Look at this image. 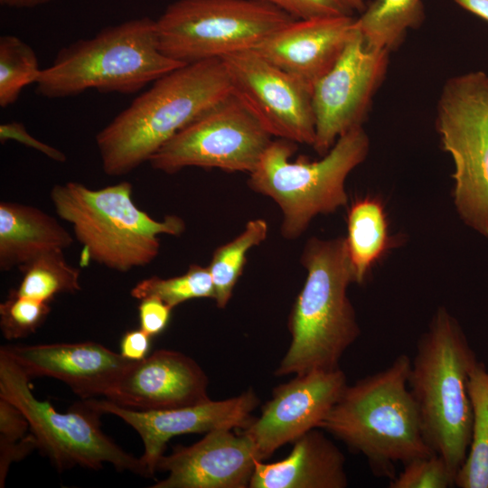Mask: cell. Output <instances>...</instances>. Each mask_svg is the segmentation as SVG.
<instances>
[{
	"label": "cell",
	"mask_w": 488,
	"mask_h": 488,
	"mask_svg": "<svg viewBox=\"0 0 488 488\" xmlns=\"http://www.w3.org/2000/svg\"><path fill=\"white\" fill-rule=\"evenodd\" d=\"M231 93L221 59L181 66L153 82L96 136L103 172L125 175Z\"/></svg>",
	"instance_id": "6da1fadb"
},
{
	"label": "cell",
	"mask_w": 488,
	"mask_h": 488,
	"mask_svg": "<svg viewBox=\"0 0 488 488\" xmlns=\"http://www.w3.org/2000/svg\"><path fill=\"white\" fill-rule=\"evenodd\" d=\"M410 364L400 354L385 369L348 384L319 426L362 455L379 477L392 479L397 465L435 454L409 390Z\"/></svg>",
	"instance_id": "7a4b0ae2"
},
{
	"label": "cell",
	"mask_w": 488,
	"mask_h": 488,
	"mask_svg": "<svg viewBox=\"0 0 488 488\" xmlns=\"http://www.w3.org/2000/svg\"><path fill=\"white\" fill-rule=\"evenodd\" d=\"M477 361L458 321L438 307L418 340L408 387L425 441L445 460L455 480L471 442L468 378Z\"/></svg>",
	"instance_id": "3957f363"
},
{
	"label": "cell",
	"mask_w": 488,
	"mask_h": 488,
	"mask_svg": "<svg viewBox=\"0 0 488 488\" xmlns=\"http://www.w3.org/2000/svg\"><path fill=\"white\" fill-rule=\"evenodd\" d=\"M300 262L306 278L289 315L291 343L277 376L337 369L361 334L347 294L355 278L345 237L310 238Z\"/></svg>",
	"instance_id": "277c9868"
},
{
	"label": "cell",
	"mask_w": 488,
	"mask_h": 488,
	"mask_svg": "<svg viewBox=\"0 0 488 488\" xmlns=\"http://www.w3.org/2000/svg\"><path fill=\"white\" fill-rule=\"evenodd\" d=\"M183 65L160 51L155 21L140 17L61 48L52 63L42 69L35 90L47 99L73 97L90 89L132 94Z\"/></svg>",
	"instance_id": "5b68a950"
},
{
	"label": "cell",
	"mask_w": 488,
	"mask_h": 488,
	"mask_svg": "<svg viewBox=\"0 0 488 488\" xmlns=\"http://www.w3.org/2000/svg\"><path fill=\"white\" fill-rule=\"evenodd\" d=\"M132 192L127 181L99 190L68 182L55 184L50 196L59 217L71 224L89 260L127 272L155 259L160 235L180 236L185 230L179 216L154 220L135 204Z\"/></svg>",
	"instance_id": "8992f818"
},
{
	"label": "cell",
	"mask_w": 488,
	"mask_h": 488,
	"mask_svg": "<svg viewBox=\"0 0 488 488\" xmlns=\"http://www.w3.org/2000/svg\"><path fill=\"white\" fill-rule=\"evenodd\" d=\"M296 149L292 141L272 140L248 180L253 192L269 197L280 208V232L286 239L300 237L316 216L347 204L346 179L366 159L370 139L363 127L353 128L317 161H290Z\"/></svg>",
	"instance_id": "52a82bcc"
},
{
	"label": "cell",
	"mask_w": 488,
	"mask_h": 488,
	"mask_svg": "<svg viewBox=\"0 0 488 488\" xmlns=\"http://www.w3.org/2000/svg\"><path fill=\"white\" fill-rule=\"evenodd\" d=\"M294 20L261 0H177L155 21L160 51L186 65L253 50Z\"/></svg>",
	"instance_id": "ba28073f"
},
{
	"label": "cell",
	"mask_w": 488,
	"mask_h": 488,
	"mask_svg": "<svg viewBox=\"0 0 488 488\" xmlns=\"http://www.w3.org/2000/svg\"><path fill=\"white\" fill-rule=\"evenodd\" d=\"M30 379L0 349V398L16 406L26 417L41 450L60 472L81 466L99 470L108 463L119 472L150 478L140 458L126 452L103 433L102 415L85 399L68 411H57L33 393Z\"/></svg>",
	"instance_id": "9c48e42d"
},
{
	"label": "cell",
	"mask_w": 488,
	"mask_h": 488,
	"mask_svg": "<svg viewBox=\"0 0 488 488\" xmlns=\"http://www.w3.org/2000/svg\"><path fill=\"white\" fill-rule=\"evenodd\" d=\"M436 129L453 160V200L462 221L488 239V75L472 71L445 83Z\"/></svg>",
	"instance_id": "30bf717a"
},
{
	"label": "cell",
	"mask_w": 488,
	"mask_h": 488,
	"mask_svg": "<svg viewBox=\"0 0 488 488\" xmlns=\"http://www.w3.org/2000/svg\"><path fill=\"white\" fill-rule=\"evenodd\" d=\"M271 142L272 136L231 92L176 133L148 162L168 174L191 166L250 174Z\"/></svg>",
	"instance_id": "8fae6325"
},
{
	"label": "cell",
	"mask_w": 488,
	"mask_h": 488,
	"mask_svg": "<svg viewBox=\"0 0 488 488\" xmlns=\"http://www.w3.org/2000/svg\"><path fill=\"white\" fill-rule=\"evenodd\" d=\"M355 23V22H354ZM390 52L369 48L355 28L334 66L313 86L314 150L321 156L337 139L362 127L382 84Z\"/></svg>",
	"instance_id": "7c38bea8"
},
{
	"label": "cell",
	"mask_w": 488,
	"mask_h": 488,
	"mask_svg": "<svg viewBox=\"0 0 488 488\" xmlns=\"http://www.w3.org/2000/svg\"><path fill=\"white\" fill-rule=\"evenodd\" d=\"M221 60L231 92L272 136L313 145L315 120L312 86L272 64L255 50L234 52Z\"/></svg>",
	"instance_id": "4fadbf2b"
},
{
	"label": "cell",
	"mask_w": 488,
	"mask_h": 488,
	"mask_svg": "<svg viewBox=\"0 0 488 488\" xmlns=\"http://www.w3.org/2000/svg\"><path fill=\"white\" fill-rule=\"evenodd\" d=\"M347 385L340 368L296 374L273 389L261 415L241 432L253 441L263 461L282 446L319 427Z\"/></svg>",
	"instance_id": "5bb4252c"
},
{
	"label": "cell",
	"mask_w": 488,
	"mask_h": 488,
	"mask_svg": "<svg viewBox=\"0 0 488 488\" xmlns=\"http://www.w3.org/2000/svg\"><path fill=\"white\" fill-rule=\"evenodd\" d=\"M85 400L101 414L120 418L138 433L144 444L140 459L150 477L155 474L157 461L164 455L169 439L216 429H243L255 418L251 413L259 404L252 389L223 400L210 399L193 406L151 411L122 408L107 399Z\"/></svg>",
	"instance_id": "9a60e30c"
},
{
	"label": "cell",
	"mask_w": 488,
	"mask_h": 488,
	"mask_svg": "<svg viewBox=\"0 0 488 488\" xmlns=\"http://www.w3.org/2000/svg\"><path fill=\"white\" fill-rule=\"evenodd\" d=\"M232 429L207 432L189 446H177L162 455L156 471L168 473L152 488H246L258 459L253 441Z\"/></svg>",
	"instance_id": "2e32d148"
},
{
	"label": "cell",
	"mask_w": 488,
	"mask_h": 488,
	"mask_svg": "<svg viewBox=\"0 0 488 488\" xmlns=\"http://www.w3.org/2000/svg\"><path fill=\"white\" fill-rule=\"evenodd\" d=\"M208 385L206 373L193 359L161 349L134 361L105 398L137 411L171 409L210 400Z\"/></svg>",
	"instance_id": "e0dca14e"
},
{
	"label": "cell",
	"mask_w": 488,
	"mask_h": 488,
	"mask_svg": "<svg viewBox=\"0 0 488 488\" xmlns=\"http://www.w3.org/2000/svg\"><path fill=\"white\" fill-rule=\"evenodd\" d=\"M2 349L30 380L53 378L82 399L106 396L134 362L95 342L5 345Z\"/></svg>",
	"instance_id": "ac0fdd59"
},
{
	"label": "cell",
	"mask_w": 488,
	"mask_h": 488,
	"mask_svg": "<svg viewBox=\"0 0 488 488\" xmlns=\"http://www.w3.org/2000/svg\"><path fill=\"white\" fill-rule=\"evenodd\" d=\"M355 18L294 20L253 50L313 87L343 54L354 32Z\"/></svg>",
	"instance_id": "d6986e66"
},
{
	"label": "cell",
	"mask_w": 488,
	"mask_h": 488,
	"mask_svg": "<svg viewBox=\"0 0 488 488\" xmlns=\"http://www.w3.org/2000/svg\"><path fill=\"white\" fill-rule=\"evenodd\" d=\"M345 458L321 431L312 429L294 442L284 459L257 460L249 488H345Z\"/></svg>",
	"instance_id": "ffe728a7"
},
{
	"label": "cell",
	"mask_w": 488,
	"mask_h": 488,
	"mask_svg": "<svg viewBox=\"0 0 488 488\" xmlns=\"http://www.w3.org/2000/svg\"><path fill=\"white\" fill-rule=\"evenodd\" d=\"M73 237L43 211L13 202H0V269L8 271L73 243Z\"/></svg>",
	"instance_id": "44dd1931"
},
{
	"label": "cell",
	"mask_w": 488,
	"mask_h": 488,
	"mask_svg": "<svg viewBox=\"0 0 488 488\" xmlns=\"http://www.w3.org/2000/svg\"><path fill=\"white\" fill-rule=\"evenodd\" d=\"M355 283L366 281L372 267L396 245L389 232L382 202L372 196L352 203L347 216L345 237Z\"/></svg>",
	"instance_id": "7402d4cb"
},
{
	"label": "cell",
	"mask_w": 488,
	"mask_h": 488,
	"mask_svg": "<svg viewBox=\"0 0 488 488\" xmlns=\"http://www.w3.org/2000/svg\"><path fill=\"white\" fill-rule=\"evenodd\" d=\"M424 20L423 0H373L355 18L354 26L369 48L392 52Z\"/></svg>",
	"instance_id": "603a6c76"
},
{
	"label": "cell",
	"mask_w": 488,
	"mask_h": 488,
	"mask_svg": "<svg viewBox=\"0 0 488 488\" xmlns=\"http://www.w3.org/2000/svg\"><path fill=\"white\" fill-rule=\"evenodd\" d=\"M468 391L473 409L471 442L455 486L488 488V370L479 361L470 371Z\"/></svg>",
	"instance_id": "cb8c5ba5"
},
{
	"label": "cell",
	"mask_w": 488,
	"mask_h": 488,
	"mask_svg": "<svg viewBox=\"0 0 488 488\" xmlns=\"http://www.w3.org/2000/svg\"><path fill=\"white\" fill-rule=\"evenodd\" d=\"M267 232L268 225L265 220H251L237 237L213 251L208 268L214 286L213 300L219 308H225L230 302L243 272L249 250L263 242Z\"/></svg>",
	"instance_id": "d4e9b609"
},
{
	"label": "cell",
	"mask_w": 488,
	"mask_h": 488,
	"mask_svg": "<svg viewBox=\"0 0 488 488\" xmlns=\"http://www.w3.org/2000/svg\"><path fill=\"white\" fill-rule=\"evenodd\" d=\"M19 269L22 281L17 288L10 290L18 296L50 303L59 294L81 289L80 271L67 262L61 249L42 254Z\"/></svg>",
	"instance_id": "484cf974"
},
{
	"label": "cell",
	"mask_w": 488,
	"mask_h": 488,
	"mask_svg": "<svg viewBox=\"0 0 488 488\" xmlns=\"http://www.w3.org/2000/svg\"><path fill=\"white\" fill-rule=\"evenodd\" d=\"M42 69L33 49L14 35L0 37V107L13 105L23 89L36 83Z\"/></svg>",
	"instance_id": "4316f807"
},
{
	"label": "cell",
	"mask_w": 488,
	"mask_h": 488,
	"mask_svg": "<svg viewBox=\"0 0 488 488\" xmlns=\"http://www.w3.org/2000/svg\"><path fill=\"white\" fill-rule=\"evenodd\" d=\"M130 295L139 300L156 296L174 308L190 299H213L214 286L208 267L192 264L181 276L170 278L154 276L143 279L131 289Z\"/></svg>",
	"instance_id": "83f0119b"
},
{
	"label": "cell",
	"mask_w": 488,
	"mask_h": 488,
	"mask_svg": "<svg viewBox=\"0 0 488 488\" xmlns=\"http://www.w3.org/2000/svg\"><path fill=\"white\" fill-rule=\"evenodd\" d=\"M51 312L49 303L18 296L10 291L0 305V328L6 340L27 337L46 320Z\"/></svg>",
	"instance_id": "f1b7e54d"
},
{
	"label": "cell",
	"mask_w": 488,
	"mask_h": 488,
	"mask_svg": "<svg viewBox=\"0 0 488 488\" xmlns=\"http://www.w3.org/2000/svg\"><path fill=\"white\" fill-rule=\"evenodd\" d=\"M455 486L445 460L436 454L415 458L389 482V488H449Z\"/></svg>",
	"instance_id": "f546056e"
},
{
	"label": "cell",
	"mask_w": 488,
	"mask_h": 488,
	"mask_svg": "<svg viewBox=\"0 0 488 488\" xmlns=\"http://www.w3.org/2000/svg\"><path fill=\"white\" fill-rule=\"evenodd\" d=\"M296 20L322 17H357L367 6L366 0H261Z\"/></svg>",
	"instance_id": "4dcf8cb0"
},
{
	"label": "cell",
	"mask_w": 488,
	"mask_h": 488,
	"mask_svg": "<svg viewBox=\"0 0 488 488\" xmlns=\"http://www.w3.org/2000/svg\"><path fill=\"white\" fill-rule=\"evenodd\" d=\"M140 328L154 337L166 328L173 307L156 296L140 299L138 305Z\"/></svg>",
	"instance_id": "1f68e13d"
},
{
	"label": "cell",
	"mask_w": 488,
	"mask_h": 488,
	"mask_svg": "<svg viewBox=\"0 0 488 488\" xmlns=\"http://www.w3.org/2000/svg\"><path fill=\"white\" fill-rule=\"evenodd\" d=\"M30 428L24 414L13 403L0 398V442H16Z\"/></svg>",
	"instance_id": "d6a6232c"
},
{
	"label": "cell",
	"mask_w": 488,
	"mask_h": 488,
	"mask_svg": "<svg viewBox=\"0 0 488 488\" xmlns=\"http://www.w3.org/2000/svg\"><path fill=\"white\" fill-rule=\"evenodd\" d=\"M8 140H15L21 144L30 146L49 158L63 163L66 155L60 150L44 144L31 136L25 127L20 122L5 123L0 126V141L2 144Z\"/></svg>",
	"instance_id": "836d02e7"
},
{
	"label": "cell",
	"mask_w": 488,
	"mask_h": 488,
	"mask_svg": "<svg viewBox=\"0 0 488 488\" xmlns=\"http://www.w3.org/2000/svg\"><path fill=\"white\" fill-rule=\"evenodd\" d=\"M38 449V443L31 432L16 442H0V487H5L11 465Z\"/></svg>",
	"instance_id": "e575fe53"
},
{
	"label": "cell",
	"mask_w": 488,
	"mask_h": 488,
	"mask_svg": "<svg viewBox=\"0 0 488 488\" xmlns=\"http://www.w3.org/2000/svg\"><path fill=\"white\" fill-rule=\"evenodd\" d=\"M151 339L141 328L127 331L120 341V354L129 361H142L149 355Z\"/></svg>",
	"instance_id": "d590c367"
},
{
	"label": "cell",
	"mask_w": 488,
	"mask_h": 488,
	"mask_svg": "<svg viewBox=\"0 0 488 488\" xmlns=\"http://www.w3.org/2000/svg\"><path fill=\"white\" fill-rule=\"evenodd\" d=\"M465 10L488 23V0H453Z\"/></svg>",
	"instance_id": "8d00e7d4"
},
{
	"label": "cell",
	"mask_w": 488,
	"mask_h": 488,
	"mask_svg": "<svg viewBox=\"0 0 488 488\" xmlns=\"http://www.w3.org/2000/svg\"><path fill=\"white\" fill-rule=\"evenodd\" d=\"M52 1L53 0H0V4L12 8H32Z\"/></svg>",
	"instance_id": "74e56055"
}]
</instances>
